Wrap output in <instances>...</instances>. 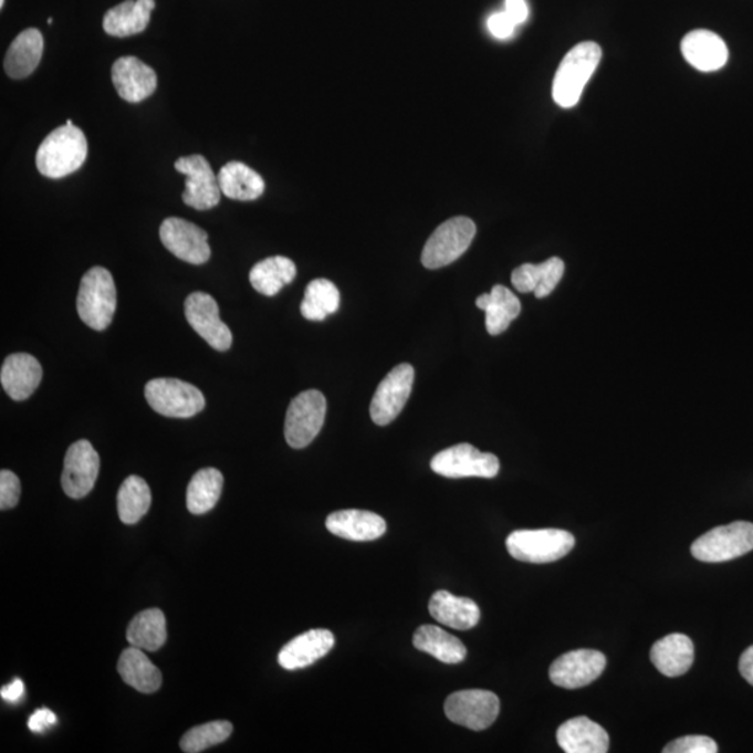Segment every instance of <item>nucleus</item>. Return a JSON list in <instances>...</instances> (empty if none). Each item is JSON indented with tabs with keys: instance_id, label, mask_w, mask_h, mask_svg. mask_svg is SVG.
<instances>
[{
	"instance_id": "1",
	"label": "nucleus",
	"mask_w": 753,
	"mask_h": 753,
	"mask_svg": "<svg viewBox=\"0 0 753 753\" xmlns=\"http://www.w3.org/2000/svg\"><path fill=\"white\" fill-rule=\"evenodd\" d=\"M88 144L77 126H61L42 142L36 151V169L51 179L76 172L87 159Z\"/></svg>"
},
{
	"instance_id": "2",
	"label": "nucleus",
	"mask_w": 753,
	"mask_h": 753,
	"mask_svg": "<svg viewBox=\"0 0 753 753\" xmlns=\"http://www.w3.org/2000/svg\"><path fill=\"white\" fill-rule=\"evenodd\" d=\"M602 48L596 42H581L559 63L553 82V100L561 108L579 103L587 82L602 61Z\"/></svg>"
},
{
	"instance_id": "3",
	"label": "nucleus",
	"mask_w": 753,
	"mask_h": 753,
	"mask_svg": "<svg viewBox=\"0 0 753 753\" xmlns=\"http://www.w3.org/2000/svg\"><path fill=\"white\" fill-rule=\"evenodd\" d=\"M116 303V286L111 272L104 266H94L85 272L77 295L82 322L95 331L108 328L115 316Z\"/></svg>"
},
{
	"instance_id": "4",
	"label": "nucleus",
	"mask_w": 753,
	"mask_h": 753,
	"mask_svg": "<svg viewBox=\"0 0 753 753\" xmlns=\"http://www.w3.org/2000/svg\"><path fill=\"white\" fill-rule=\"evenodd\" d=\"M575 546V537L561 529L512 532L506 538V550L517 561L547 564L567 555Z\"/></svg>"
},
{
	"instance_id": "5",
	"label": "nucleus",
	"mask_w": 753,
	"mask_h": 753,
	"mask_svg": "<svg viewBox=\"0 0 753 753\" xmlns=\"http://www.w3.org/2000/svg\"><path fill=\"white\" fill-rule=\"evenodd\" d=\"M144 395L155 412L167 418H194L206 406L200 389L178 378H155L147 383Z\"/></svg>"
},
{
	"instance_id": "6",
	"label": "nucleus",
	"mask_w": 753,
	"mask_h": 753,
	"mask_svg": "<svg viewBox=\"0 0 753 753\" xmlns=\"http://www.w3.org/2000/svg\"><path fill=\"white\" fill-rule=\"evenodd\" d=\"M477 237L472 219L456 217L441 223L431 234L421 253V263L429 270L442 269L457 261Z\"/></svg>"
},
{
	"instance_id": "7",
	"label": "nucleus",
	"mask_w": 753,
	"mask_h": 753,
	"mask_svg": "<svg viewBox=\"0 0 753 753\" xmlns=\"http://www.w3.org/2000/svg\"><path fill=\"white\" fill-rule=\"evenodd\" d=\"M752 550L753 523L740 521L704 533L693 542L691 553L703 563H724L742 557Z\"/></svg>"
},
{
	"instance_id": "8",
	"label": "nucleus",
	"mask_w": 753,
	"mask_h": 753,
	"mask_svg": "<svg viewBox=\"0 0 753 753\" xmlns=\"http://www.w3.org/2000/svg\"><path fill=\"white\" fill-rule=\"evenodd\" d=\"M327 414V400L317 389H308L292 399L285 418V438L287 445L302 450L312 445L322 431Z\"/></svg>"
},
{
	"instance_id": "9",
	"label": "nucleus",
	"mask_w": 753,
	"mask_h": 753,
	"mask_svg": "<svg viewBox=\"0 0 753 753\" xmlns=\"http://www.w3.org/2000/svg\"><path fill=\"white\" fill-rule=\"evenodd\" d=\"M432 472L448 479H493L500 472V461L494 453L479 451L470 445H458L438 452L431 459Z\"/></svg>"
},
{
	"instance_id": "10",
	"label": "nucleus",
	"mask_w": 753,
	"mask_h": 753,
	"mask_svg": "<svg viewBox=\"0 0 753 753\" xmlns=\"http://www.w3.org/2000/svg\"><path fill=\"white\" fill-rule=\"evenodd\" d=\"M447 718L458 725L473 731H483L494 723L500 714V699L483 689H468L448 697Z\"/></svg>"
},
{
	"instance_id": "11",
	"label": "nucleus",
	"mask_w": 753,
	"mask_h": 753,
	"mask_svg": "<svg viewBox=\"0 0 753 753\" xmlns=\"http://www.w3.org/2000/svg\"><path fill=\"white\" fill-rule=\"evenodd\" d=\"M175 169L187 178L184 196H181L185 205L199 211L211 210L219 205L222 191L218 184V176L213 174L211 165L202 155L195 154L179 158L175 163Z\"/></svg>"
},
{
	"instance_id": "12",
	"label": "nucleus",
	"mask_w": 753,
	"mask_h": 753,
	"mask_svg": "<svg viewBox=\"0 0 753 753\" xmlns=\"http://www.w3.org/2000/svg\"><path fill=\"white\" fill-rule=\"evenodd\" d=\"M415 368L408 363L395 366L374 394L370 416L374 423L387 426L398 418L412 394Z\"/></svg>"
},
{
	"instance_id": "13",
	"label": "nucleus",
	"mask_w": 753,
	"mask_h": 753,
	"mask_svg": "<svg viewBox=\"0 0 753 753\" xmlns=\"http://www.w3.org/2000/svg\"><path fill=\"white\" fill-rule=\"evenodd\" d=\"M185 316L191 328L219 352L231 349L232 333L219 317L216 299L205 292L191 293L185 302Z\"/></svg>"
},
{
	"instance_id": "14",
	"label": "nucleus",
	"mask_w": 753,
	"mask_h": 753,
	"mask_svg": "<svg viewBox=\"0 0 753 753\" xmlns=\"http://www.w3.org/2000/svg\"><path fill=\"white\" fill-rule=\"evenodd\" d=\"M159 238L170 253L186 263L201 265L211 258L208 234L196 223L181 218H167L159 228Z\"/></svg>"
},
{
	"instance_id": "15",
	"label": "nucleus",
	"mask_w": 753,
	"mask_h": 753,
	"mask_svg": "<svg viewBox=\"0 0 753 753\" xmlns=\"http://www.w3.org/2000/svg\"><path fill=\"white\" fill-rule=\"evenodd\" d=\"M606 665V656L602 651L592 649L568 651L559 656L550 667V680L559 688H584L603 674Z\"/></svg>"
},
{
	"instance_id": "16",
	"label": "nucleus",
	"mask_w": 753,
	"mask_h": 753,
	"mask_svg": "<svg viewBox=\"0 0 753 753\" xmlns=\"http://www.w3.org/2000/svg\"><path fill=\"white\" fill-rule=\"evenodd\" d=\"M100 473V456L87 440L69 448L62 473V488L71 499L79 500L94 489Z\"/></svg>"
},
{
	"instance_id": "17",
	"label": "nucleus",
	"mask_w": 753,
	"mask_h": 753,
	"mask_svg": "<svg viewBox=\"0 0 753 753\" xmlns=\"http://www.w3.org/2000/svg\"><path fill=\"white\" fill-rule=\"evenodd\" d=\"M112 82H114L121 98L130 104L142 103L151 97L157 90V73L154 69L135 56L117 59L112 66Z\"/></svg>"
},
{
	"instance_id": "18",
	"label": "nucleus",
	"mask_w": 753,
	"mask_h": 753,
	"mask_svg": "<svg viewBox=\"0 0 753 753\" xmlns=\"http://www.w3.org/2000/svg\"><path fill=\"white\" fill-rule=\"evenodd\" d=\"M334 645V634L328 629H312L286 644L278 655V663L285 670H301L323 659Z\"/></svg>"
},
{
	"instance_id": "19",
	"label": "nucleus",
	"mask_w": 753,
	"mask_h": 753,
	"mask_svg": "<svg viewBox=\"0 0 753 753\" xmlns=\"http://www.w3.org/2000/svg\"><path fill=\"white\" fill-rule=\"evenodd\" d=\"M333 535L352 542H373L387 532V522L374 512L359 510L336 511L325 522Z\"/></svg>"
},
{
	"instance_id": "20",
	"label": "nucleus",
	"mask_w": 753,
	"mask_h": 753,
	"mask_svg": "<svg viewBox=\"0 0 753 753\" xmlns=\"http://www.w3.org/2000/svg\"><path fill=\"white\" fill-rule=\"evenodd\" d=\"M681 51L689 65L699 72L720 71L729 61L725 42L708 30H696L683 36Z\"/></svg>"
},
{
	"instance_id": "21",
	"label": "nucleus",
	"mask_w": 753,
	"mask_h": 753,
	"mask_svg": "<svg viewBox=\"0 0 753 753\" xmlns=\"http://www.w3.org/2000/svg\"><path fill=\"white\" fill-rule=\"evenodd\" d=\"M41 380L40 362L29 354L10 355L0 370V383L13 400L29 399L39 388Z\"/></svg>"
},
{
	"instance_id": "22",
	"label": "nucleus",
	"mask_w": 753,
	"mask_h": 753,
	"mask_svg": "<svg viewBox=\"0 0 753 753\" xmlns=\"http://www.w3.org/2000/svg\"><path fill=\"white\" fill-rule=\"evenodd\" d=\"M557 741L567 753H606L610 746L607 731L585 715L565 721L557 731Z\"/></svg>"
},
{
	"instance_id": "23",
	"label": "nucleus",
	"mask_w": 753,
	"mask_h": 753,
	"mask_svg": "<svg viewBox=\"0 0 753 753\" xmlns=\"http://www.w3.org/2000/svg\"><path fill=\"white\" fill-rule=\"evenodd\" d=\"M692 640L682 634H671L657 640L651 648L650 659L661 674L676 678L686 674L693 665Z\"/></svg>"
},
{
	"instance_id": "24",
	"label": "nucleus",
	"mask_w": 753,
	"mask_h": 753,
	"mask_svg": "<svg viewBox=\"0 0 753 753\" xmlns=\"http://www.w3.org/2000/svg\"><path fill=\"white\" fill-rule=\"evenodd\" d=\"M429 611L436 621L447 627L467 631L480 621V608L468 597L453 596L447 590H438L431 596Z\"/></svg>"
},
{
	"instance_id": "25",
	"label": "nucleus",
	"mask_w": 753,
	"mask_h": 753,
	"mask_svg": "<svg viewBox=\"0 0 753 753\" xmlns=\"http://www.w3.org/2000/svg\"><path fill=\"white\" fill-rule=\"evenodd\" d=\"M565 271L564 261L552 258L542 264H523L512 272L511 281L521 293H535L537 299L550 295L559 284Z\"/></svg>"
},
{
	"instance_id": "26",
	"label": "nucleus",
	"mask_w": 753,
	"mask_h": 753,
	"mask_svg": "<svg viewBox=\"0 0 753 753\" xmlns=\"http://www.w3.org/2000/svg\"><path fill=\"white\" fill-rule=\"evenodd\" d=\"M154 8L155 0H125L106 12L105 33L117 39L143 33L151 20Z\"/></svg>"
},
{
	"instance_id": "27",
	"label": "nucleus",
	"mask_w": 753,
	"mask_h": 753,
	"mask_svg": "<svg viewBox=\"0 0 753 753\" xmlns=\"http://www.w3.org/2000/svg\"><path fill=\"white\" fill-rule=\"evenodd\" d=\"M477 306L485 313V328L490 335H500L521 314V302L509 287L495 285L490 293L477 299Z\"/></svg>"
},
{
	"instance_id": "28",
	"label": "nucleus",
	"mask_w": 753,
	"mask_h": 753,
	"mask_svg": "<svg viewBox=\"0 0 753 753\" xmlns=\"http://www.w3.org/2000/svg\"><path fill=\"white\" fill-rule=\"evenodd\" d=\"M44 39L36 29H27L15 36L4 57V71L14 80L29 77L39 67Z\"/></svg>"
},
{
	"instance_id": "29",
	"label": "nucleus",
	"mask_w": 753,
	"mask_h": 753,
	"mask_svg": "<svg viewBox=\"0 0 753 753\" xmlns=\"http://www.w3.org/2000/svg\"><path fill=\"white\" fill-rule=\"evenodd\" d=\"M117 671L127 686L142 693L157 692L163 686L161 671L143 653V649L135 646L123 651Z\"/></svg>"
},
{
	"instance_id": "30",
	"label": "nucleus",
	"mask_w": 753,
	"mask_h": 753,
	"mask_svg": "<svg viewBox=\"0 0 753 753\" xmlns=\"http://www.w3.org/2000/svg\"><path fill=\"white\" fill-rule=\"evenodd\" d=\"M218 184L223 196L239 201H253L263 196L264 179L243 163L232 161L218 174Z\"/></svg>"
},
{
	"instance_id": "31",
	"label": "nucleus",
	"mask_w": 753,
	"mask_h": 753,
	"mask_svg": "<svg viewBox=\"0 0 753 753\" xmlns=\"http://www.w3.org/2000/svg\"><path fill=\"white\" fill-rule=\"evenodd\" d=\"M414 646L446 665L462 663L468 655L461 640L436 625H421L414 635Z\"/></svg>"
},
{
	"instance_id": "32",
	"label": "nucleus",
	"mask_w": 753,
	"mask_h": 753,
	"mask_svg": "<svg viewBox=\"0 0 753 753\" xmlns=\"http://www.w3.org/2000/svg\"><path fill=\"white\" fill-rule=\"evenodd\" d=\"M297 274L296 265L284 255H275L255 264L250 271V284L264 296H275L290 285Z\"/></svg>"
},
{
	"instance_id": "33",
	"label": "nucleus",
	"mask_w": 753,
	"mask_h": 753,
	"mask_svg": "<svg viewBox=\"0 0 753 753\" xmlns=\"http://www.w3.org/2000/svg\"><path fill=\"white\" fill-rule=\"evenodd\" d=\"M167 619L158 608L138 613L127 628V642L135 648L157 651L167 642Z\"/></svg>"
},
{
	"instance_id": "34",
	"label": "nucleus",
	"mask_w": 753,
	"mask_h": 753,
	"mask_svg": "<svg viewBox=\"0 0 753 753\" xmlns=\"http://www.w3.org/2000/svg\"><path fill=\"white\" fill-rule=\"evenodd\" d=\"M223 488V477L216 468L199 470L187 488V510L195 515L210 512L217 505Z\"/></svg>"
},
{
	"instance_id": "35",
	"label": "nucleus",
	"mask_w": 753,
	"mask_h": 753,
	"mask_svg": "<svg viewBox=\"0 0 753 753\" xmlns=\"http://www.w3.org/2000/svg\"><path fill=\"white\" fill-rule=\"evenodd\" d=\"M341 293L338 287L328 280L320 278L310 282L304 292L301 304L302 316L310 322H323V320L338 312Z\"/></svg>"
},
{
	"instance_id": "36",
	"label": "nucleus",
	"mask_w": 753,
	"mask_h": 753,
	"mask_svg": "<svg viewBox=\"0 0 753 753\" xmlns=\"http://www.w3.org/2000/svg\"><path fill=\"white\" fill-rule=\"evenodd\" d=\"M153 495L146 480L129 477L122 483L117 493V514L126 525H135L147 514Z\"/></svg>"
},
{
	"instance_id": "37",
	"label": "nucleus",
	"mask_w": 753,
	"mask_h": 753,
	"mask_svg": "<svg viewBox=\"0 0 753 753\" xmlns=\"http://www.w3.org/2000/svg\"><path fill=\"white\" fill-rule=\"evenodd\" d=\"M233 725L229 721H211L199 728L187 731L180 741L181 751L186 753H200L213 745L222 744L231 736Z\"/></svg>"
},
{
	"instance_id": "38",
	"label": "nucleus",
	"mask_w": 753,
	"mask_h": 753,
	"mask_svg": "<svg viewBox=\"0 0 753 753\" xmlns=\"http://www.w3.org/2000/svg\"><path fill=\"white\" fill-rule=\"evenodd\" d=\"M719 751L715 741L707 735H688L670 742L665 753H715Z\"/></svg>"
},
{
	"instance_id": "39",
	"label": "nucleus",
	"mask_w": 753,
	"mask_h": 753,
	"mask_svg": "<svg viewBox=\"0 0 753 753\" xmlns=\"http://www.w3.org/2000/svg\"><path fill=\"white\" fill-rule=\"evenodd\" d=\"M21 493L20 480L10 470L0 472V510L14 509L19 504Z\"/></svg>"
},
{
	"instance_id": "40",
	"label": "nucleus",
	"mask_w": 753,
	"mask_h": 753,
	"mask_svg": "<svg viewBox=\"0 0 753 753\" xmlns=\"http://www.w3.org/2000/svg\"><path fill=\"white\" fill-rule=\"evenodd\" d=\"M489 31L499 40L510 39L514 34L516 24L511 20L505 12L494 13L490 15L488 21Z\"/></svg>"
},
{
	"instance_id": "41",
	"label": "nucleus",
	"mask_w": 753,
	"mask_h": 753,
	"mask_svg": "<svg viewBox=\"0 0 753 753\" xmlns=\"http://www.w3.org/2000/svg\"><path fill=\"white\" fill-rule=\"evenodd\" d=\"M56 715L55 713L51 712V710L40 709L36 710L33 715H31L29 720V729L33 731V733H44L46 729H50L53 724H56Z\"/></svg>"
},
{
	"instance_id": "42",
	"label": "nucleus",
	"mask_w": 753,
	"mask_h": 753,
	"mask_svg": "<svg viewBox=\"0 0 753 753\" xmlns=\"http://www.w3.org/2000/svg\"><path fill=\"white\" fill-rule=\"evenodd\" d=\"M504 12L510 15L516 25L525 23L529 15L526 0H505Z\"/></svg>"
},
{
	"instance_id": "43",
	"label": "nucleus",
	"mask_w": 753,
	"mask_h": 753,
	"mask_svg": "<svg viewBox=\"0 0 753 753\" xmlns=\"http://www.w3.org/2000/svg\"><path fill=\"white\" fill-rule=\"evenodd\" d=\"M0 696L8 702H19L24 696V683L21 680H14L10 686L3 687Z\"/></svg>"
},
{
	"instance_id": "44",
	"label": "nucleus",
	"mask_w": 753,
	"mask_h": 753,
	"mask_svg": "<svg viewBox=\"0 0 753 753\" xmlns=\"http://www.w3.org/2000/svg\"><path fill=\"white\" fill-rule=\"evenodd\" d=\"M741 676L753 686V645L742 653L740 659Z\"/></svg>"
},
{
	"instance_id": "45",
	"label": "nucleus",
	"mask_w": 753,
	"mask_h": 753,
	"mask_svg": "<svg viewBox=\"0 0 753 753\" xmlns=\"http://www.w3.org/2000/svg\"><path fill=\"white\" fill-rule=\"evenodd\" d=\"M66 125H67V126H73V122H72L71 119H67V121H66Z\"/></svg>"
},
{
	"instance_id": "46",
	"label": "nucleus",
	"mask_w": 753,
	"mask_h": 753,
	"mask_svg": "<svg viewBox=\"0 0 753 753\" xmlns=\"http://www.w3.org/2000/svg\"><path fill=\"white\" fill-rule=\"evenodd\" d=\"M4 7V0H0V8Z\"/></svg>"
},
{
	"instance_id": "47",
	"label": "nucleus",
	"mask_w": 753,
	"mask_h": 753,
	"mask_svg": "<svg viewBox=\"0 0 753 753\" xmlns=\"http://www.w3.org/2000/svg\"><path fill=\"white\" fill-rule=\"evenodd\" d=\"M52 23H53V19L52 18L48 19V24H52Z\"/></svg>"
}]
</instances>
